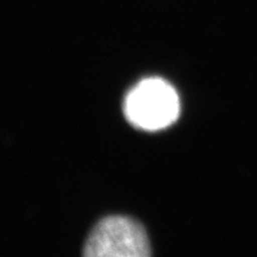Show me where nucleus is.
<instances>
[{
	"label": "nucleus",
	"instance_id": "nucleus-1",
	"mask_svg": "<svg viewBox=\"0 0 257 257\" xmlns=\"http://www.w3.org/2000/svg\"><path fill=\"white\" fill-rule=\"evenodd\" d=\"M124 113L128 123L136 127L148 131L165 128L179 117L178 93L163 79H144L127 93Z\"/></svg>",
	"mask_w": 257,
	"mask_h": 257
},
{
	"label": "nucleus",
	"instance_id": "nucleus-2",
	"mask_svg": "<svg viewBox=\"0 0 257 257\" xmlns=\"http://www.w3.org/2000/svg\"><path fill=\"white\" fill-rule=\"evenodd\" d=\"M82 257H152V248L140 221L111 216L101 219L89 232Z\"/></svg>",
	"mask_w": 257,
	"mask_h": 257
}]
</instances>
